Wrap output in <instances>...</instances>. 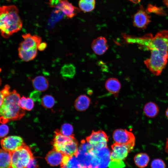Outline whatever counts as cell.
Masks as SVG:
<instances>
[{
  "label": "cell",
  "mask_w": 168,
  "mask_h": 168,
  "mask_svg": "<svg viewBox=\"0 0 168 168\" xmlns=\"http://www.w3.org/2000/svg\"><path fill=\"white\" fill-rule=\"evenodd\" d=\"M22 22L19 14V10L14 5L0 7V32L4 38H9L20 30Z\"/></svg>",
  "instance_id": "obj_1"
},
{
  "label": "cell",
  "mask_w": 168,
  "mask_h": 168,
  "mask_svg": "<svg viewBox=\"0 0 168 168\" xmlns=\"http://www.w3.org/2000/svg\"><path fill=\"white\" fill-rule=\"evenodd\" d=\"M20 94L13 90L4 97L0 107V122L5 124L12 120L20 119L25 114L24 110L19 105Z\"/></svg>",
  "instance_id": "obj_2"
},
{
  "label": "cell",
  "mask_w": 168,
  "mask_h": 168,
  "mask_svg": "<svg viewBox=\"0 0 168 168\" xmlns=\"http://www.w3.org/2000/svg\"><path fill=\"white\" fill-rule=\"evenodd\" d=\"M150 51V57L144 61V63L152 74L158 76L161 74L167 64L168 50L156 48Z\"/></svg>",
  "instance_id": "obj_3"
},
{
  "label": "cell",
  "mask_w": 168,
  "mask_h": 168,
  "mask_svg": "<svg viewBox=\"0 0 168 168\" xmlns=\"http://www.w3.org/2000/svg\"><path fill=\"white\" fill-rule=\"evenodd\" d=\"M11 153L10 168H26L30 160L34 157L31 149L26 144Z\"/></svg>",
  "instance_id": "obj_4"
},
{
  "label": "cell",
  "mask_w": 168,
  "mask_h": 168,
  "mask_svg": "<svg viewBox=\"0 0 168 168\" xmlns=\"http://www.w3.org/2000/svg\"><path fill=\"white\" fill-rule=\"evenodd\" d=\"M49 5L62 12L68 18H72L80 12L79 8L73 5L68 0H49Z\"/></svg>",
  "instance_id": "obj_5"
},
{
  "label": "cell",
  "mask_w": 168,
  "mask_h": 168,
  "mask_svg": "<svg viewBox=\"0 0 168 168\" xmlns=\"http://www.w3.org/2000/svg\"><path fill=\"white\" fill-rule=\"evenodd\" d=\"M113 138L115 142L127 145L133 149L135 145V138L132 133L126 129H117L114 132Z\"/></svg>",
  "instance_id": "obj_6"
},
{
  "label": "cell",
  "mask_w": 168,
  "mask_h": 168,
  "mask_svg": "<svg viewBox=\"0 0 168 168\" xmlns=\"http://www.w3.org/2000/svg\"><path fill=\"white\" fill-rule=\"evenodd\" d=\"M86 141L95 149L107 147L108 137L103 130L92 131L90 135L86 138Z\"/></svg>",
  "instance_id": "obj_7"
},
{
  "label": "cell",
  "mask_w": 168,
  "mask_h": 168,
  "mask_svg": "<svg viewBox=\"0 0 168 168\" xmlns=\"http://www.w3.org/2000/svg\"><path fill=\"white\" fill-rule=\"evenodd\" d=\"M110 158L112 161H123L133 150L125 144L115 142L111 145Z\"/></svg>",
  "instance_id": "obj_8"
},
{
  "label": "cell",
  "mask_w": 168,
  "mask_h": 168,
  "mask_svg": "<svg viewBox=\"0 0 168 168\" xmlns=\"http://www.w3.org/2000/svg\"><path fill=\"white\" fill-rule=\"evenodd\" d=\"M23 139L17 136H10L3 138L0 141L2 149L12 152L25 145Z\"/></svg>",
  "instance_id": "obj_9"
},
{
  "label": "cell",
  "mask_w": 168,
  "mask_h": 168,
  "mask_svg": "<svg viewBox=\"0 0 168 168\" xmlns=\"http://www.w3.org/2000/svg\"><path fill=\"white\" fill-rule=\"evenodd\" d=\"M23 40L20 43L19 49L25 51L37 49L38 45L41 42L42 39L37 35L27 33L22 35Z\"/></svg>",
  "instance_id": "obj_10"
},
{
  "label": "cell",
  "mask_w": 168,
  "mask_h": 168,
  "mask_svg": "<svg viewBox=\"0 0 168 168\" xmlns=\"http://www.w3.org/2000/svg\"><path fill=\"white\" fill-rule=\"evenodd\" d=\"M150 18L151 16L141 6L133 16V25L136 27L145 29L151 22Z\"/></svg>",
  "instance_id": "obj_11"
},
{
  "label": "cell",
  "mask_w": 168,
  "mask_h": 168,
  "mask_svg": "<svg viewBox=\"0 0 168 168\" xmlns=\"http://www.w3.org/2000/svg\"><path fill=\"white\" fill-rule=\"evenodd\" d=\"M54 133L52 144L54 149L58 151L62 147L75 138L74 135L70 136L64 135L58 129H56Z\"/></svg>",
  "instance_id": "obj_12"
},
{
  "label": "cell",
  "mask_w": 168,
  "mask_h": 168,
  "mask_svg": "<svg viewBox=\"0 0 168 168\" xmlns=\"http://www.w3.org/2000/svg\"><path fill=\"white\" fill-rule=\"evenodd\" d=\"M91 47L96 54L102 55L106 52L108 48L107 40L104 37H98L93 41Z\"/></svg>",
  "instance_id": "obj_13"
},
{
  "label": "cell",
  "mask_w": 168,
  "mask_h": 168,
  "mask_svg": "<svg viewBox=\"0 0 168 168\" xmlns=\"http://www.w3.org/2000/svg\"><path fill=\"white\" fill-rule=\"evenodd\" d=\"M65 155L53 148L47 154L45 159L51 166H56L61 164Z\"/></svg>",
  "instance_id": "obj_14"
},
{
  "label": "cell",
  "mask_w": 168,
  "mask_h": 168,
  "mask_svg": "<svg viewBox=\"0 0 168 168\" xmlns=\"http://www.w3.org/2000/svg\"><path fill=\"white\" fill-rule=\"evenodd\" d=\"M105 86L106 90L115 96L118 95L121 87L119 80L115 78H110L105 82Z\"/></svg>",
  "instance_id": "obj_15"
},
{
  "label": "cell",
  "mask_w": 168,
  "mask_h": 168,
  "mask_svg": "<svg viewBox=\"0 0 168 168\" xmlns=\"http://www.w3.org/2000/svg\"><path fill=\"white\" fill-rule=\"evenodd\" d=\"M90 104V99L86 95H81L76 99L74 106L77 110L83 111L88 108Z\"/></svg>",
  "instance_id": "obj_16"
},
{
  "label": "cell",
  "mask_w": 168,
  "mask_h": 168,
  "mask_svg": "<svg viewBox=\"0 0 168 168\" xmlns=\"http://www.w3.org/2000/svg\"><path fill=\"white\" fill-rule=\"evenodd\" d=\"M32 83L34 88L40 91H44L47 89L49 83L47 79L42 76H38L32 80Z\"/></svg>",
  "instance_id": "obj_17"
},
{
  "label": "cell",
  "mask_w": 168,
  "mask_h": 168,
  "mask_svg": "<svg viewBox=\"0 0 168 168\" xmlns=\"http://www.w3.org/2000/svg\"><path fill=\"white\" fill-rule=\"evenodd\" d=\"M143 110L145 114L150 118L156 117L159 111V108L158 105L156 103L151 101L145 104Z\"/></svg>",
  "instance_id": "obj_18"
},
{
  "label": "cell",
  "mask_w": 168,
  "mask_h": 168,
  "mask_svg": "<svg viewBox=\"0 0 168 168\" xmlns=\"http://www.w3.org/2000/svg\"><path fill=\"white\" fill-rule=\"evenodd\" d=\"M11 162V152L0 149V168H10Z\"/></svg>",
  "instance_id": "obj_19"
},
{
  "label": "cell",
  "mask_w": 168,
  "mask_h": 168,
  "mask_svg": "<svg viewBox=\"0 0 168 168\" xmlns=\"http://www.w3.org/2000/svg\"><path fill=\"white\" fill-rule=\"evenodd\" d=\"M134 161L138 167L140 168H144L148 165L150 161V157L146 153H139L135 156Z\"/></svg>",
  "instance_id": "obj_20"
},
{
  "label": "cell",
  "mask_w": 168,
  "mask_h": 168,
  "mask_svg": "<svg viewBox=\"0 0 168 168\" xmlns=\"http://www.w3.org/2000/svg\"><path fill=\"white\" fill-rule=\"evenodd\" d=\"M76 73V68L72 63H68L63 65L61 68L60 73L63 77L72 78Z\"/></svg>",
  "instance_id": "obj_21"
},
{
  "label": "cell",
  "mask_w": 168,
  "mask_h": 168,
  "mask_svg": "<svg viewBox=\"0 0 168 168\" xmlns=\"http://www.w3.org/2000/svg\"><path fill=\"white\" fill-rule=\"evenodd\" d=\"M37 49H34L29 51H25L18 49V55L22 60L28 62L34 59L36 57Z\"/></svg>",
  "instance_id": "obj_22"
},
{
  "label": "cell",
  "mask_w": 168,
  "mask_h": 168,
  "mask_svg": "<svg viewBox=\"0 0 168 168\" xmlns=\"http://www.w3.org/2000/svg\"><path fill=\"white\" fill-rule=\"evenodd\" d=\"M95 0H80L78 3L79 9L84 12L93 10L95 7Z\"/></svg>",
  "instance_id": "obj_23"
},
{
  "label": "cell",
  "mask_w": 168,
  "mask_h": 168,
  "mask_svg": "<svg viewBox=\"0 0 168 168\" xmlns=\"http://www.w3.org/2000/svg\"><path fill=\"white\" fill-rule=\"evenodd\" d=\"M55 103V99L52 96L44 95L41 100V105L45 108H51L53 107Z\"/></svg>",
  "instance_id": "obj_24"
},
{
  "label": "cell",
  "mask_w": 168,
  "mask_h": 168,
  "mask_svg": "<svg viewBox=\"0 0 168 168\" xmlns=\"http://www.w3.org/2000/svg\"><path fill=\"white\" fill-rule=\"evenodd\" d=\"M65 168H87L86 166L82 164L75 156L70 158Z\"/></svg>",
  "instance_id": "obj_25"
},
{
  "label": "cell",
  "mask_w": 168,
  "mask_h": 168,
  "mask_svg": "<svg viewBox=\"0 0 168 168\" xmlns=\"http://www.w3.org/2000/svg\"><path fill=\"white\" fill-rule=\"evenodd\" d=\"M61 133L64 135L70 136L73 135V128L72 125L68 123H65L63 124L60 130Z\"/></svg>",
  "instance_id": "obj_26"
},
{
  "label": "cell",
  "mask_w": 168,
  "mask_h": 168,
  "mask_svg": "<svg viewBox=\"0 0 168 168\" xmlns=\"http://www.w3.org/2000/svg\"><path fill=\"white\" fill-rule=\"evenodd\" d=\"M146 11L147 13L148 12L154 13L160 15L165 14V12L162 8L151 4L148 5Z\"/></svg>",
  "instance_id": "obj_27"
},
{
  "label": "cell",
  "mask_w": 168,
  "mask_h": 168,
  "mask_svg": "<svg viewBox=\"0 0 168 168\" xmlns=\"http://www.w3.org/2000/svg\"><path fill=\"white\" fill-rule=\"evenodd\" d=\"M151 167V168H166V165L162 160L156 158L152 161Z\"/></svg>",
  "instance_id": "obj_28"
},
{
  "label": "cell",
  "mask_w": 168,
  "mask_h": 168,
  "mask_svg": "<svg viewBox=\"0 0 168 168\" xmlns=\"http://www.w3.org/2000/svg\"><path fill=\"white\" fill-rule=\"evenodd\" d=\"M10 91V87L8 85H6L3 89L0 90V107L3 103L5 96Z\"/></svg>",
  "instance_id": "obj_29"
},
{
  "label": "cell",
  "mask_w": 168,
  "mask_h": 168,
  "mask_svg": "<svg viewBox=\"0 0 168 168\" xmlns=\"http://www.w3.org/2000/svg\"><path fill=\"white\" fill-rule=\"evenodd\" d=\"M125 166L123 161H111L109 165L110 168H122Z\"/></svg>",
  "instance_id": "obj_30"
},
{
  "label": "cell",
  "mask_w": 168,
  "mask_h": 168,
  "mask_svg": "<svg viewBox=\"0 0 168 168\" xmlns=\"http://www.w3.org/2000/svg\"><path fill=\"white\" fill-rule=\"evenodd\" d=\"M9 131L8 126L5 124L0 125V138H4L8 134Z\"/></svg>",
  "instance_id": "obj_31"
},
{
  "label": "cell",
  "mask_w": 168,
  "mask_h": 168,
  "mask_svg": "<svg viewBox=\"0 0 168 168\" xmlns=\"http://www.w3.org/2000/svg\"><path fill=\"white\" fill-rule=\"evenodd\" d=\"M34 102L32 99L30 97H26L25 105V110H31L34 107Z\"/></svg>",
  "instance_id": "obj_32"
},
{
  "label": "cell",
  "mask_w": 168,
  "mask_h": 168,
  "mask_svg": "<svg viewBox=\"0 0 168 168\" xmlns=\"http://www.w3.org/2000/svg\"><path fill=\"white\" fill-rule=\"evenodd\" d=\"M26 168H39V166L35 159L33 157L30 160Z\"/></svg>",
  "instance_id": "obj_33"
},
{
  "label": "cell",
  "mask_w": 168,
  "mask_h": 168,
  "mask_svg": "<svg viewBox=\"0 0 168 168\" xmlns=\"http://www.w3.org/2000/svg\"><path fill=\"white\" fill-rule=\"evenodd\" d=\"M40 94V91L36 90L34 91L31 92L30 95V98L33 100H39Z\"/></svg>",
  "instance_id": "obj_34"
},
{
  "label": "cell",
  "mask_w": 168,
  "mask_h": 168,
  "mask_svg": "<svg viewBox=\"0 0 168 168\" xmlns=\"http://www.w3.org/2000/svg\"><path fill=\"white\" fill-rule=\"evenodd\" d=\"M26 97L24 96L20 98L19 101V105L21 108L25 110V105Z\"/></svg>",
  "instance_id": "obj_35"
},
{
  "label": "cell",
  "mask_w": 168,
  "mask_h": 168,
  "mask_svg": "<svg viewBox=\"0 0 168 168\" xmlns=\"http://www.w3.org/2000/svg\"><path fill=\"white\" fill-rule=\"evenodd\" d=\"M47 44L45 42H41L38 45L37 49L40 51L44 50L47 47Z\"/></svg>",
  "instance_id": "obj_36"
},
{
  "label": "cell",
  "mask_w": 168,
  "mask_h": 168,
  "mask_svg": "<svg viewBox=\"0 0 168 168\" xmlns=\"http://www.w3.org/2000/svg\"><path fill=\"white\" fill-rule=\"evenodd\" d=\"M165 150V152L168 154V138H167L166 141Z\"/></svg>",
  "instance_id": "obj_37"
},
{
  "label": "cell",
  "mask_w": 168,
  "mask_h": 168,
  "mask_svg": "<svg viewBox=\"0 0 168 168\" xmlns=\"http://www.w3.org/2000/svg\"><path fill=\"white\" fill-rule=\"evenodd\" d=\"M134 3H138L140 2L141 0H128Z\"/></svg>",
  "instance_id": "obj_38"
},
{
  "label": "cell",
  "mask_w": 168,
  "mask_h": 168,
  "mask_svg": "<svg viewBox=\"0 0 168 168\" xmlns=\"http://www.w3.org/2000/svg\"><path fill=\"white\" fill-rule=\"evenodd\" d=\"M163 2L166 6L168 7V0H163Z\"/></svg>",
  "instance_id": "obj_39"
},
{
  "label": "cell",
  "mask_w": 168,
  "mask_h": 168,
  "mask_svg": "<svg viewBox=\"0 0 168 168\" xmlns=\"http://www.w3.org/2000/svg\"><path fill=\"white\" fill-rule=\"evenodd\" d=\"M165 115L166 117L168 119V107L166 110L165 112Z\"/></svg>",
  "instance_id": "obj_40"
},
{
  "label": "cell",
  "mask_w": 168,
  "mask_h": 168,
  "mask_svg": "<svg viewBox=\"0 0 168 168\" xmlns=\"http://www.w3.org/2000/svg\"><path fill=\"white\" fill-rule=\"evenodd\" d=\"M1 83H2V80L1 77H0V86L1 84Z\"/></svg>",
  "instance_id": "obj_41"
}]
</instances>
